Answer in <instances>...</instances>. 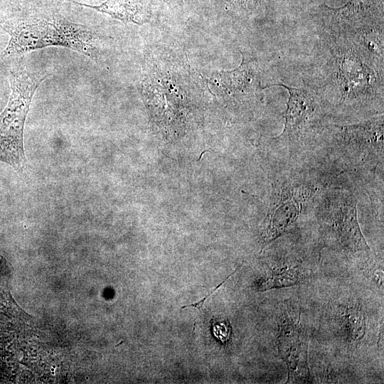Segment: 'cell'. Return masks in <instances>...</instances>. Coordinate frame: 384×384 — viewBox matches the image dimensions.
I'll return each instance as SVG.
<instances>
[{
	"mask_svg": "<svg viewBox=\"0 0 384 384\" xmlns=\"http://www.w3.org/2000/svg\"><path fill=\"white\" fill-rule=\"evenodd\" d=\"M345 327L348 335L353 341L361 340L366 331V315L358 305H351L345 310Z\"/></svg>",
	"mask_w": 384,
	"mask_h": 384,
	"instance_id": "30bf717a",
	"label": "cell"
},
{
	"mask_svg": "<svg viewBox=\"0 0 384 384\" xmlns=\"http://www.w3.org/2000/svg\"><path fill=\"white\" fill-rule=\"evenodd\" d=\"M320 187L307 181L282 180L272 184V193L261 238L266 247L282 236L314 203Z\"/></svg>",
	"mask_w": 384,
	"mask_h": 384,
	"instance_id": "3957f363",
	"label": "cell"
},
{
	"mask_svg": "<svg viewBox=\"0 0 384 384\" xmlns=\"http://www.w3.org/2000/svg\"><path fill=\"white\" fill-rule=\"evenodd\" d=\"M212 331L215 337L222 343L225 344L231 334V326L228 320H211Z\"/></svg>",
	"mask_w": 384,
	"mask_h": 384,
	"instance_id": "8fae6325",
	"label": "cell"
},
{
	"mask_svg": "<svg viewBox=\"0 0 384 384\" xmlns=\"http://www.w3.org/2000/svg\"><path fill=\"white\" fill-rule=\"evenodd\" d=\"M301 272L298 267L292 265L273 269L270 274L256 283L255 289L257 291H266L297 284L302 279Z\"/></svg>",
	"mask_w": 384,
	"mask_h": 384,
	"instance_id": "9c48e42d",
	"label": "cell"
},
{
	"mask_svg": "<svg viewBox=\"0 0 384 384\" xmlns=\"http://www.w3.org/2000/svg\"><path fill=\"white\" fill-rule=\"evenodd\" d=\"M338 144L351 156L361 161L375 164L383 161V117L373 119L363 124L338 127Z\"/></svg>",
	"mask_w": 384,
	"mask_h": 384,
	"instance_id": "5b68a950",
	"label": "cell"
},
{
	"mask_svg": "<svg viewBox=\"0 0 384 384\" xmlns=\"http://www.w3.org/2000/svg\"><path fill=\"white\" fill-rule=\"evenodd\" d=\"M278 351L288 368V381L306 380L307 335L300 324V315L287 314L281 320Z\"/></svg>",
	"mask_w": 384,
	"mask_h": 384,
	"instance_id": "8992f818",
	"label": "cell"
},
{
	"mask_svg": "<svg viewBox=\"0 0 384 384\" xmlns=\"http://www.w3.org/2000/svg\"><path fill=\"white\" fill-rule=\"evenodd\" d=\"M318 210L340 246L351 253L368 252L370 247L361 230L357 199L344 189H334L322 198Z\"/></svg>",
	"mask_w": 384,
	"mask_h": 384,
	"instance_id": "277c9868",
	"label": "cell"
},
{
	"mask_svg": "<svg viewBox=\"0 0 384 384\" xmlns=\"http://www.w3.org/2000/svg\"><path fill=\"white\" fill-rule=\"evenodd\" d=\"M72 2L108 14L122 21L132 22L139 25L146 21V11L138 0H106L100 5Z\"/></svg>",
	"mask_w": 384,
	"mask_h": 384,
	"instance_id": "ba28073f",
	"label": "cell"
},
{
	"mask_svg": "<svg viewBox=\"0 0 384 384\" xmlns=\"http://www.w3.org/2000/svg\"><path fill=\"white\" fill-rule=\"evenodd\" d=\"M50 76L42 72L16 68L10 72L11 94L7 105L0 114V161L18 173L26 169L23 149V130L34 93Z\"/></svg>",
	"mask_w": 384,
	"mask_h": 384,
	"instance_id": "7a4b0ae2",
	"label": "cell"
},
{
	"mask_svg": "<svg viewBox=\"0 0 384 384\" xmlns=\"http://www.w3.org/2000/svg\"><path fill=\"white\" fill-rule=\"evenodd\" d=\"M10 36L1 59L50 46H60L94 58L100 36L86 25L63 17L10 20L0 24Z\"/></svg>",
	"mask_w": 384,
	"mask_h": 384,
	"instance_id": "6da1fadb",
	"label": "cell"
},
{
	"mask_svg": "<svg viewBox=\"0 0 384 384\" xmlns=\"http://www.w3.org/2000/svg\"><path fill=\"white\" fill-rule=\"evenodd\" d=\"M275 85L284 87L289 93L284 128L278 138L295 142L302 138L309 126L315 122L319 104L313 93L306 89L294 88L280 83L271 84L265 88Z\"/></svg>",
	"mask_w": 384,
	"mask_h": 384,
	"instance_id": "52a82bcc",
	"label": "cell"
},
{
	"mask_svg": "<svg viewBox=\"0 0 384 384\" xmlns=\"http://www.w3.org/2000/svg\"><path fill=\"white\" fill-rule=\"evenodd\" d=\"M235 272V271L234 272H233L231 274H230L228 277H227L225 278V280H223L222 282H220L215 288H214L213 289V291L210 293H208L206 297H204L202 299L199 300L198 302H196L195 303H193V304H188V305H184L182 307H181V309H184V308H186V307H190V306H193L198 309H201L204 305V303H205V301L206 300V299L210 296L213 293H214L219 287H220L225 282H226L230 277H231L234 273Z\"/></svg>",
	"mask_w": 384,
	"mask_h": 384,
	"instance_id": "7c38bea8",
	"label": "cell"
}]
</instances>
